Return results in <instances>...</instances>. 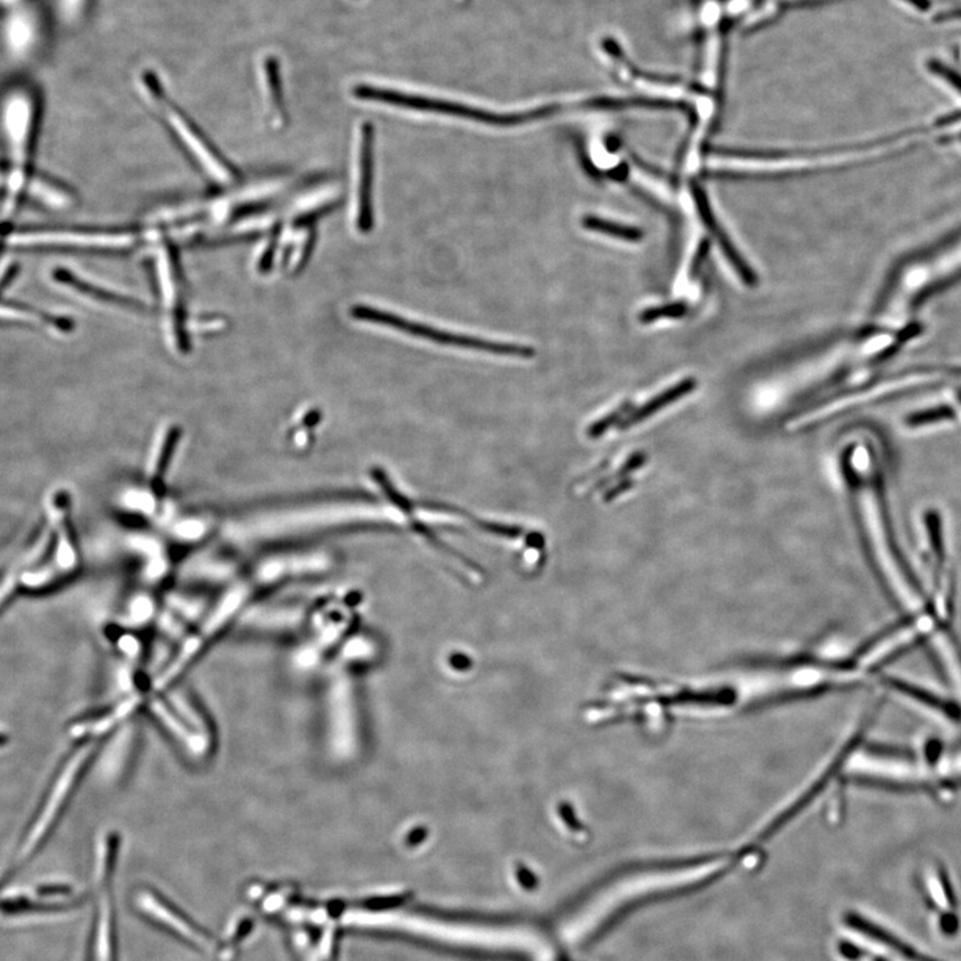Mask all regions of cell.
I'll list each match as a JSON object with an SVG mask.
<instances>
[{
  "label": "cell",
  "mask_w": 961,
  "mask_h": 961,
  "mask_svg": "<svg viewBox=\"0 0 961 961\" xmlns=\"http://www.w3.org/2000/svg\"><path fill=\"white\" fill-rule=\"evenodd\" d=\"M204 523H206L204 521L195 520V518L179 522L176 528V536L185 541H195L206 533Z\"/></svg>",
  "instance_id": "cell-18"
},
{
  "label": "cell",
  "mask_w": 961,
  "mask_h": 961,
  "mask_svg": "<svg viewBox=\"0 0 961 961\" xmlns=\"http://www.w3.org/2000/svg\"><path fill=\"white\" fill-rule=\"evenodd\" d=\"M155 603L149 595H138L130 606V620L134 624L143 625L155 616Z\"/></svg>",
  "instance_id": "cell-17"
},
{
  "label": "cell",
  "mask_w": 961,
  "mask_h": 961,
  "mask_svg": "<svg viewBox=\"0 0 961 961\" xmlns=\"http://www.w3.org/2000/svg\"><path fill=\"white\" fill-rule=\"evenodd\" d=\"M32 102L23 94H16L5 104V127L10 143L11 170L7 179V196L2 217H10L16 206L19 194L26 185L27 165L32 137Z\"/></svg>",
  "instance_id": "cell-4"
},
{
  "label": "cell",
  "mask_w": 961,
  "mask_h": 961,
  "mask_svg": "<svg viewBox=\"0 0 961 961\" xmlns=\"http://www.w3.org/2000/svg\"><path fill=\"white\" fill-rule=\"evenodd\" d=\"M95 752V745L83 747L82 749L74 756L73 760L68 764L65 772H63L62 776L58 780L57 785H55L54 792H52L51 797H50L43 813L39 817L34 830H32V835H30L26 846H24L23 850L21 852L22 858L21 861H19V864L23 860H29V858L32 857V853L41 846L44 839L49 836L52 825L57 821L60 811L65 807V802H68V797H70L75 784L79 781L80 776H82L83 772H85V768H87V766L90 764L91 758H93L94 753Z\"/></svg>",
  "instance_id": "cell-6"
},
{
  "label": "cell",
  "mask_w": 961,
  "mask_h": 961,
  "mask_svg": "<svg viewBox=\"0 0 961 961\" xmlns=\"http://www.w3.org/2000/svg\"><path fill=\"white\" fill-rule=\"evenodd\" d=\"M263 71H265L268 104H270V113L273 115L274 124L281 126L285 121V112L278 63L274 58H266L265 63H263Z\"/></svg>",
  "instance_id": "cell-11"
},
{
  "label": "cell",
  "mask_w": 961,
  "mask_h": 961,
  "mask_svg": "<svg viewBox=\"0 0 961 961\" xmlns=\"http://www.w3.org/2000/svg\"><path fill=\"white\" fill-rule=\"evenodd\" d=\"M132 231H99V230L44 229L10 234L7 243L16 248H63L85 250H122L137 242Z\"/></svg>",
  "instance_id": "cell-5"
},
{
  "label": "cell",
  "mask_w": 961,
  "mask_h": 961,
  "mask_svg": "<svg viewBox=\"0 0 961 961\" xmlns=\"http://www.w3.org/2000/svg\"><path fill=\"white\" fill-rule=\"evenodd\" d=\"M907 2H910L911 5H915L920 11H927L932 5L930 0H907Z\"/></svg>",
  "instance_id": "cell-23"
},
{
  "label": "cell",
  "mask_w": 961,
  "mask_h": 961,
  "mask_svg": "<svg viewBox=\"0 0 961 961\" xmlns=\"http://www.w3.org/2000/svg\"><path fill=\"white\" fill-rule=\"evenodd\" d=\"M5 742H7V738L5 735H0V745L5 744Z\"/></svg>",
  "instance_id": "cell-24"
},
{
  "label": "cell",
  "mask_w": 961,
  "mask_h": 961,
  "mask_svg": "<svg viewBox=\"0 0 961 961\" xmlns=\"http://www.w3.org/2000/svg\"><path fill=\"white\" fill-rule=\"evenodd\" d=\"M350 315L356 320L365 322L376 323V325L387 326L395 329L413 337L422 340H433L440 345L453 346V348L472 349V350L485 351V353L495 354V356L517 357V358H533L536 351L529 346L512 345V343H498L493 340H482V338L469 337V335L448 333L431 326L422 323L413 322L406 318L400 317L392 313L382 312L376 307L357 304L351 307Z\"/></svg>",
  "instance_id": "cell-2"
},
{
  "label": "cell",
  "mask_w": 961,
  "mask_h": 961,
  "mask_svg": "<svg viewBox=\"0 0 961 961\" xmlns=\"http://www.w3.org/2000/svg\"><path fill=\"white\" fill-rule=\"evenodd\" d=\"M353 94L356 98L362 99V101L379 102V104H393V106L417 110V112L444 113V115L457 116V118L469 119V121L480 122V123L503 127L518 126V124L548 118V116L553 115L559 110L558 106H544L526 113H490L476 109V107L467 106V104H456V102L425 98V96L412 95V94L387 90V88L373 87V86L367 85L357 86L353 90Z\"/></svg>",
  "instance_id": "cell-1"
},
{
  "label": "cell",
  "mask_w": 961,
  "mask_h": 961,
  "mask_svg": "<svg viewBox=\"0 0 961 961\" xmlns=\"http://www.w3.org/2000/svg\"><path fill=\"white\" fill-rule=\"evenodd\" d=\"M279 235H281V231H279V229H276V231L271 234L265 250L260 254V258L257 263L259 273H267L270 270L274 257H276L277 248H278Z\"/></svg>",
  "instance_id": "cell-19"
},
{
  "label": "cell",
  "mask_w": 961,
  "mask_h": 961,
  "mask_svg": "<svg viewBox=\"0 0 961 961\" xmlns=\"http://www.w3.org/2000/svg\"><path fill=\"white\" fill-rule=\"evenodd\" d=\"M47 542H49V531L43 533V536H41V539L35 544V547L32 548L26 556L22 557V558L19 559L10 570H8L7 575L0 580V606H2L3 603L8 600V597L13 594V592L15 591L19 578L23 577V575H22V567H23L26 562H32L34 559H37L39 555L43 552L44 548L47 547Z\"/></svg>",
  "instance_id": "cell-13"
},
{
  "label": "cell",
  "mask_w": 961,
  "mask_h": 961,
  "mask_svg": "<svg viewBox=\"0 0 961 961\" xmlns=\"http://www.w3.org/2000/svg\"><path fill=\"white\" fill-rule=\"evenodd\" d=\"M254 619H258V624L260 627L267 629L271 631L285 630V629H293L301 625V622L304 620V612L302 608H295V606H282V608H268V612H260L259 616H254Z\"/></svg>",
  "instance_id": "cell-12"
},
{
  "label": "cell",
  "mask_w": 961,
  "mask_h": 961,
  "mask_svg": "<svg viewBox=\"0 0 961 961\" xmlns=\"http://www.w3.org/2000/svg\"><path fill=\"white\" fill-rule=\"evenodd\" d=\"M3 179H5V177H3V174L0 173V184H2Z\"/></svg>",
  "instance_id": "cell-25"
},
{
  "label": "cell",
  "mask_w": 961,
  "mask_h": 961,
  "mask_svg": "<svg viewBox=\"0 0 961 961\" xmlns=\"http://www.w3.org/2000/svg\"><path fill=\"white\" fill-rule=\"evenodd\" d=\"M583 226L585 227V229L591 230V231L601 232V234L611 235V237L619 238V240H630V242L641 240L642 237L641 231L634 229V227L612 222V221L593 217V215H588V217L584 218Z\"/></svg>",
  "instance_id": "cell-15"
},
{
  "label": "cell",
  "mask_w": 961,
  "mask_h": 961,
  "mask_svg": "<svg viewBox=\"0 0 961 961\" xmlns=\"http://www.w3.org/2000/svg\"><path fill=\"white\" fill-rule=\"evenodd\" d=\"M935 74L943 77V79L947 80L949 85H952V87L956 88V90H959L961 93V75L957 74L956 71L952 70L948 66H946V63H938V65H936Z\"/></svg>",
  "instance_id": "cell-20"
},
{
  "label": "cell",
  "mask_w": 961,
  "mask_h": 961,
  "mask_svg": "<svg viewBox=\"0 0 961 961\" xmlns=\"http://www.w3.org/2000/svg\"><path fill=\"white\" fill-rule=\"evenodd\" d=\"M179 437H181V429L178 426H170L162 436V441L159 442V448H158L154 461L151 464V469H150L151 470L150 490L154 493V495L162 494L166 473H168V465H170L171 458H173L177 445H178Z\"/></svg>",
  "instance_id": "cell-10"
},
{
  "label": "cell",
  "mask_w": 961,
  "mask_h": 961,
  "mask_svg": "<svg viewBox=\"0 0 961 961\" xmlns=\"http://www.w3.org/2000/svg\"><path fill=\"white\" fill-rule=\"evenodd\" d=\"M62 278H66V281L71 285V286L77 287L79 292L85 293V295L93 296V298L99 299V301L109 302V304H118L122 307H129V309L143 310V304L141 302L135 301V299L129 298L116 293L107 292V290L102 289V287L95 286V285L88 284V282L80 281L77 277L70 276V274L63 273Z\"/></svg>",
  "instance_id": "cell-14"
},
{
  "label": "cell",
  "mask_w": 961,
  "mask_h": 961,
  "mask_svg": "<svg viewBox=\"0 0 961 961\" xmlns=\"http://www.w3.org/2000/svg\"><path fill=\"white\" fill-rule=\"evenodd\" d=\"M145 86L157 104L165 107L166 118L170 126H173L176 134L181 138L186 149L194 155L196 162L201 163L202 168L221 184H227L237 179V170L231 163L227 162L226 158L218 151L217 148L207 140L206 135L176 107L168 106L163 94L162 87L158 83L154 74H145Z\"/></svg>",
  "instance_id": "cell-3"
},
{
  "label": "cell",
  "mask_w": 961,
  "mask_h": 961,
  "mask_svg": "<svg viewBox=\"0 0 961 961\" xmlns=\"http://www.w3.org/2000/svg\"><path fill=\"white\" fill-rule=\"evenodd\" d=\"M954 19H961V7L952 8V10L943 11V13L938 14L933 18L935 22H948L954 21Z\"/></svg>",
  "instance_id": "cell-22"
},
{
  "label": "cell",
  "mask_w": 961,
  "mask_h": 961,
  "mask_svg": "<svg viewBox=\"0 0 961 961\" xmlns=\"http://www.w3.org/2000/svg\"><path fill=\"white\" fill-rule=\"evenodd\" d=\"M683 313V307L680 306H666L664 309L653 310V312H647L642 315V320L650 321L653 318L660 317V315H678Z\"/></svg>",
  "instance_id": "cell-21"
},
{
  "label": "cell",
  "mask_w": 961,
  "mask_h": 961,
  "mask_svg": "<svg viewBox=\"0 0 961 961\" xmlns=\"http://www.w3.org/2000/svg\"><path fill=\"white\" fill-rule=\"evenodd\" d=\"M162 287L165 301L168 302L171 312V331H173L174 343L182 353L190 350L187 331H186V309L184 301V277H182L181 263L176 249L166 245L162 253Z\"/></svg>",
  "instance_id": "cell-8"
},
{
  "label": "cell",
  "mask_w": 961,
  "mask_h": 961,
  "mask_svg": "<svg viewBox=\"0 0 961 961\" xmlns=\"http://www.w3.org/2000/svg\"><path fill=\"white\" fill-rule=\"evenodd\" d=\"M955 418H956V412L951 406L943 405L923 410V412L913 413V414L908 415L905 423L910 428H919V426L928 425V423L951 421L955 420Z\"/></svg>",
  "instance_id": "cell-16"
},
{
  "label": "cell",
  "mask_w": 961,
  "mask_h": 961,
  "mask_svg": "<svg viewBox=\"0 0 961 961\" xmlns=\"http://www.w3.org/2000/svg\"><path fill=\"white\" fill-rule=\"evenodd\" d=\"M49 514L50 518H51V522L54 523L55 529H57V553L52 557L51 561L41 569L35 570V572L23 573L22 580L26 584V586L32 589L44 588V586L55 583V581L62 578L63 576L73 572L77 565V550H75L73 541H71L70 531H68V522H66L65 503H62L59 497H52L51 501H50Z\"/></svg>",
  "instance_id": "cell-7"
},
{
  "label": "cell",
  "mask_w": 961,
  "mask_h": 961,
  "mask_svg": "<svg viewBox=\"0 0 961 961\" xmlns=\"http://www.w3.org/2000/svg\"><path fill=\"white\" fill-rule=\"evenodd\" d=\"M374 146H376V129L370 122L361 126L359 138V177L358 196H357V229L362 234H367L374 227L373 186H374Z\"/></svg>",
  "instance_id": "cell-9"
}]
</instances>
